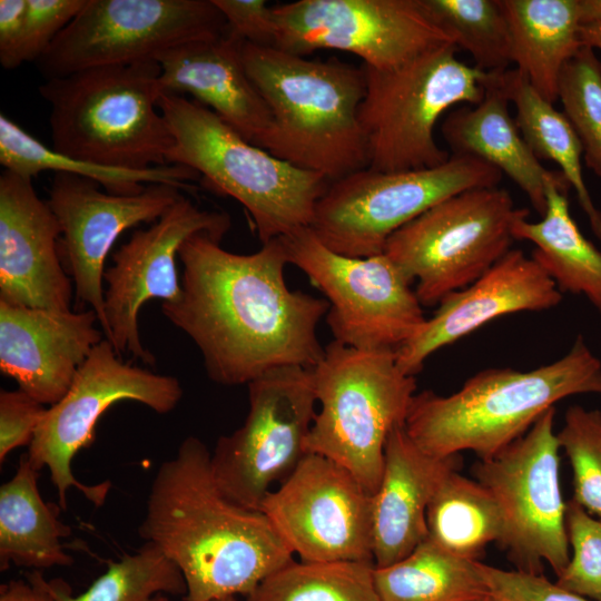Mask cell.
<instances>
[{
  "mask_svg": "<svg viewBox=\"0 0 601 601\" xmlns=\"http://www.w3.org/2000/svg\"><path fill=\"white\" fill-rule=\"evenodd\" d=\"M502 86L515 107V122L534 155L560 167L591 229L601 244V211L594 206L583 179L581 142L563 112L543 99L516 69L500 75Z\"/></svg>",
  "mask_w": 601,
  "mask_h": 601,
  "instance_id": "obj_30",
  "label": "cell"
},
{
  "mask_svg": "<svg viewBox=\"0 0 601 601\" xmlns=\"http://www.w3.org/2000/svg\"><path fill=\"white\" fill-rule=\"evenodd\" d=\"M178 259L181 295L161 311L195 343L213 382L248 384L270 370L312 368L322 358L317 325L329 304L287 287L280 238L236 254L200 233L183 243Z\"/></svg>",
  "mask_w": 601,
  "mask_h": 601,
  "instance_id": "obj_1",
  "label": "cell"
},
{
  "mask_svg": "<svg viewBox=\"0 0 601 601\" xmlns=\"http://www.w3.org/2000/svg\"><path fill=\"white\" fill-rule=\"evenodd\" d=\"M248 385L243 425L218 439L210 463L217 485L236 504L259 510L307 454L306 437L317 403L312 368L283 366Z\"/></svg>",
  "mask_w": 601,
  "mask_h": 601,
  "instance_id": "obj_14",
  "label": "cell"
},
{
  "mask_svg": "<svg viewBox=\"0 0 601 601\" xmlns=\"http://www.w3.org/2000/svg\"><path fill=\"white\" fill-rule=\"evenodd\" d=\"M157 61L90 68L45 80L52 148L110 168L169 165L175 139L158 101Z\"/></svg>",
  "mask_w": 601,
  "mask_h": 601,
  "instance_id": "obj_5",
  "label": "cell"
},
{
  "mask_svg": "<svg viewBox=\"0 0 601 601\" xmlns=\"http://www.w3.org/2000/svg\"><path fill=\"white\" fill-rule=\"evenodd\" d=\"M55 601H170L167 594L187 593L179 568L155 544L145 542L134 554L108 561L107 570L75 595L62 579L48 581Z\"/></svg>",
  "mask_w": 601,
  "mask_h": 601,
  "instance_id": "obj_33",
  "label": "cell"
},
{
  "mask_svg": "<svg viewBox=\"0 0 601 601\" xmlns=\"http://www.w3.org/2000/svg\"><path fill=\"white\" fill-rule=\"evenodd\" d=\"M87 178L55 174L49 207L59 226L60 258L72 279L76 309H92L106 332L105 262L116 239L139 224L156 221L181 196L169 185H148L137 195H115Z\"/></svg>",
  "mask_w": 601,
  "mask_h": 601,
  "instance_id": "obj_19",
  "label": "cell"
},
{
  "mask_svg": "<svg viewBox=\"0 0 601 601\" xmlns=\"http://www.w3.org/2000/svg\"><path fill=\"white\" fill-rule=\"evenodd\" d=\"M553 279L520 249H510L469 286L445 296L421 331L395 351L400 370L415 376L426 358L500 316L556 306Z\"/></svg>",
  "mask_w": 601,
  "mask_h": 601,
  "instance_id": "obj_22",
  "label": "cell"
},
{
  "mask_svg": "<svg viewBox=\"0 0 601 601\" xmlns=\"http://www.w3.org/2000/svg\"><path fill=\"white\" fill-rule=\"evenodd\" d=\"M565 525L570 559L555 583L573 593L601 601V518L571 500Z\"/></svg>",
  "mask_w": 601,
  "mask_h": 601,
  "instance_id": "obj_38",
  "label": "cell"
},
{
  "mask_svg": "<svg viewBox=\"0 0 601 601\" xmlns=\"http://www.w3.org/2000/svg\"><path fill=\"white\" fill-rule=\"evenodd\" d=\"M573 472V501L601 518V411L571 405L556 433Z\"/></svg>",
  "mask_w": 601,
  "mask_h": 601,
  "instance_id": "obj_37",
  "label": "cell"
},
{
  "mask_svg": "<svg viewBox=\"0 0 601 601\" xmlns=\"http://www.w3.org/2000/svg\"><path fill=\"white\" fill-rule=\"evenodd\" d=\"M558 100L581 142L585 165L601 177V62L594 49L583 45L564 65Z\"/></svg>",
  "mask_w": 601,
  "mask_h": 601,
  "instance_id": "obj_36",
  "label": "cell"
},
{
  "mask_svg": "<svg viewBox=\"0 0 601 601\" xmlns=\"http://www.w3.org/2000/svg\"><path fill=\"white\" fill-rule=\"evenodd\" d=\"M95 311H52L0 300V370L43 405L68 392L106 336ZM100 326V324H99Z\"/></svg>",
  "mask_w": 601,
  "mask_h": 601,
  "instance_id": "obj_21",
  "label": "cell"
},
{
  "mask_svg": "<svg viewBox=\"0 0 601 601\" xmlns=\"http://www.w3.org/2000/svg\"><path fill=\"white\" fill-rule=\"evenodd\" d=\"M273 11L276 48L298 56L346 51L381 71L455 45L424 0H297L273 6Z\"/></svg>",
  "mask_w": 601,
  "mask_h": 601,
  "instance_id": "obj_16",
  "label": "cell"
},
{
  "mask_svg": "<svg viewBox=\"0 0 601 601\" xmlns=\"http://www.w3.org/2000/svg\"><path fill=\"white\" fill-rule=\"evenodd\" d=\"M279 238L288 264L325 295L334 341L358 349L396 351L425 324L412 282L384 253L365 258L337 254L309 227Z\"/></svg>",
  "mask_w": 601,
  "mask_h": 601,
  "instance_id": "obj_13",
  "label": "cell"
},
{
  "mask_svg": "<svg viewBox=\"0 0 601 601\" xmlns=\"http://www.w3.org/2000/svg\"><path fill=\"white\" fill-rule=\"evenodd\" d=\"M500 75L489 73L484 98L477 105H463L451 110L441 125V134L452 155L472 156L497 168L520 187L534 210L543 216L548 184L569 183L560 171L543 167L524 140L510 114L511 101Z\"/></svg>",
  "mask_w": 601,
  "mask_h": 601,
  "instance_id": "obj_25",
  "label": "cell"
},
{
  "mask_svg": "<svg viewBox=\"0 0 601 601\" xmlns=\"http://www.w3.org/2000/svg\"><path fill=\"white\" fill-rule=\"evenodd\" d=\"M211 453L186 437L152 480L140 538L181 571L186 601L247 597L294 554L259 510L243 508L216 483Z\"/></svg>",
  "mask_w": 601,
  "mask_h": 601,
  "instance_id": "obj_2",
  "label": "cell"
},
{
  "mask_svg": "<svg viewBox=\"0 0 601 601\" xmlns=\"http://www.w3.org/2000/svg\"><path fill=\"white\" fill-rule=\"evenodd\" d=\"M580 38L583 45L598 49L601 53V22L581 26Z\"/></svg>",
  "mask_w": 601,
  "mask_h": 601,
  "instance_id": "obj_46",
  "label": "cell"
},
{
  "mask_svg": "<svg viewBox=\"0 0 601 601\" xmlns=\"http://www.w3.org/2000/svg\"><path fill=\"white\" fill-rule=\"evenodd\" d=\"M373 562H296L278 569L247 601H380Z\"/></svg>",
  "mask_w": 601,
  "mask_h": 601,
  "instance_id": "obj_34",
  "label": "cell"
},
{
  "mask_svg": "<svg viewBox=\"0 0 601 601\" xmlns=\"http://www.w3.org/2000/svg\"><path fill=\"white\" fill-rule=\"evenodd\" d=\"M501 178L494 166L463 155H451L446 162L424 169L364 168L329 183L309 228L337 254L380 255L396 230L434 205L465 190L496 187Z\"/></svg>",
  "mask_w": 601,
  "mask_h": 601,
  "instance_id": "obj_9",
  "label": "cell"
},
{
  "mask_svg": "<svg viewBox=\"0 0 601 601\" xmlns=\"http://www.w3.org/2000/svg\"><path fill=\"white\" fill-rule=\"evenodd\" d=\"M504 188L465 190L396 230L384 254L413 283L422 306L437 305L489 270L511 247L513 226L529 218Z\"/></svg>",
  "mask_w": 601,
  "mask_h": 601,
  "instance_id": "obj_10",
  "label": "cell"
},
{
  "mask_svg": "<svg viewBox=\"0 0 601 601\" xmlns=\"http://www.w3.org/2000/svg\"><path fill=\"white\" fill-rule=\"evenodd\" d=\"M426 538L402 560L374 568L380 601H472L489 592L476 565Z\"/></svg>",
  "mask_w": 601,
  "mask_h": 601,
  "instance_id": "obj_31",
  "label": "cell"
},
{
  "mask_svg": "<svg viewBox=\"0 0 601 601\" xmlns=\"http://www.w3.org/2000/svg\"><path fill=\"white\" fill-rule=\"evenodd\" d=\"M457 460V455L441 459L423 452L404 424L392 430L382 476L372 496L375 566L402 560L427 538V508L443 480L456 470Z\"/></svg>",
  "mask_w": 601,
  "mask_h": 601,
  "instance_id": "obj_24",
  "label": "cell"
},
{
  "mask_svg": "<svg viewBox=\"0 0 601 601\" xmlns=\"http://www.w3.org/2000/svg\"><path fill=\"white\" fill-rule=\"evenodd\" d=\"M227 30L213 0H87L36 65L47 80L156 61L168 49Z\"/></svg>",
  "mask_w": 601,
  "mask_h": 601,
  "instance_id": "obj_15",
  "label": "cell"
},
{
  "mask_svg": "<svg viewBox=\"0 0 601 601\" xmlns=\"http://www.w3.org/2000/svg\"><path fill=\"white\" fill-rule=\"evenodd\" d=\"M183 393L176 377L124 362L107 338L95 346L65 396L47 408L27 454L36 470L49 469L61 510H67L71 486L96 506L106 501L111 482L85 484L72 474L71 462L93 443L96 425L108 408L134 401L166 414L178 405Z\"/></svg>",
  "mask_w": 601,
  "mask_h": 601,
  "instance_id": "obj_11",
  "label": "cell"
},
{
  "mask_svg": "<svg viewBox=\"0 0 601 601\" xmlns=\"http://www.w3.org/2000/svg\"><path fill=\"white\" fill-rule=\"evenodd\" d=\"M59 223L32 179L0 175V300L70 311L72 279L60 258Z\"/></svg>",
  "mask_w": 601,
  "mask_h": 601,
  "instance_id": "obj_20",
  "label": "cell"
},
{
  "mask_svg": "<svg viewBox=\"0 0 601 601\" xmlns=\"http://www.w3.org/2000/svg\"><path fill=\"white\" fill-rule=\"evenodd\" d=\"M312 373L321 408L306 437V451L341 464L373 495L387 437L405 424L415 376L400 370L395 351L358 349L337 341L324 347Z\"/></svg>",
  "mask_w": 601,
  "mask_h": 601,
  "instance_id": "obj_7",
  "label": "cell"
},
{
  "mask_svg": "<svg viewBox=\"0 0 601 601\" xmlns=\"http://www.w3.org/2000/svg\"><path fill=\"white\" fill-rule=\"evenodd\" d=\"M27 0L0 1V63L16 69L23 63Z\"/></svg>",
  "mask_w": 601,
  "mask_h": 601,
  "instance_id": "obj_43",
  "label": "cell"
},
{
  "mask_svg": "<svg viewBox=\"0 0 601 601\" xmlns=\"http://www.w3.org/2000/svg\"><path fill=\"white\" fill-rule=\"evenodd\" d=\"M372 496L347 469L307 453L260 511L300 561L374 563Z\"/></svg>",
  "mask_w": 601,
  "mask_h": 601,
  "instance_id": "obj_17",
  "label": "cell"
},
{
  "mask_svg": "<svg viewBox=\"0 0 601 601\" xmlns=\"http://www.w3.org/2000/svg\"><path fill=\"white\" fill-rule=\"evenodd\" d=\"M581 26L601 22V0H578Z\"/></svg>",
  "mask_w": 601,
  "mask_h": 601,
  "instance_id": "obj_45",
  "label": "cell"
},
{
  "mask_svg": "<svg viewBox=\"0 0 601 601\" xmlns=\"http://www.w3.org/2000/svg\"><path fill=\"white\" fill-rule=\"evenodd\" d=\"M446 45L393 69L363 66L366 91L358 118L367 147V168L376 171L424 169L446 162L450 154L434 136L452 107L477 105L489 73L457 58Z\"/></svg>",
  "mask_w": 601,
  "mask_h": 601,
  "instance_id": "obj_8",
  "label": "cell"
},
{
  "mask_svg": "<svg viewBox=\"0 0 601 601\" xmlns=\"http://www.w3.org/2000/svg\"><path fill=\"white\" fill-rule=\"evenodd\" d=\"M38 476L23 454L14 475L0 487L1 571L11 564L42 571L73 563L61 543L71 530L59 520V504L43 501Z\"/></svg>",
  "mask_w": 601,
  "mask_h": 601,
  "instance_id": "obj_27",
  "label": "cell"
},
{
  "mask_svg": "<svg viewBox=\"0 0 601 601\" xmlns=\"http://www.w3.org/2000/svg\"><path fill=\"white\" fill-rule=\"evenodd\" d=\"M436 21L469 52L474 67L502 73L512 63L511 33L500 0H424Z\"/></svg>",
  "mask_w": 601,
  "mask_h": 601,
  "instance_id": "obj_35",
  "label": "cell"
},
{
  "mask_svg": "<svg viewBox=\"0 0 601 601\" xmlns=\"http://www.w3.org/2000/svg\"><path fill=\"white\" fill-rule=\"evenodd\" d=\"M472 601H501L499 600L496 597H494L493 594L491 593H487L481 598H477V599H474Z\"/></svg>",
  "mask_w": 601,
  "mask_h": 601,
  "instance_id": "obj_47",
  "label": "cell"
},
{
  "mask_svg": "<svg viewBox=\"0 0 601 601\" xmlns=\"http://www.w3.org/2000/svg\"><path fill=\"white\" fill-rule=\"evenodd\" d=\"M476 565L489 592L501 601H593L559 587L542 574L508 571L480 561Z\"/></svg>",
  "mask_w": 601,
  "mask_h": 601,
  "instance_id": "obj_39",
  "label": "cell"
},
{
  "mask_svg": "<svg viewBox=\"0 0 601 601\" xmlns=\"http://www.w3.org/2000/svg\"><path fill=\"white\" fill-rule=\"evenodd\" d=\"M570 189L569 185L548 184L542 219H519L513 226V237L535 245L531 257L560 292L584 295L601 313V252L574 223L566 198Z\"/></svg>",
  "mask_w": 601,
  "mask_h": 601,
  "instance_id": "obj_28",
  "label": "cell"
},
{
  "mask_svg": "<svg viewBox=\"0 0 601 601\" xmlns=\"http://www.w3.org/2000/svg\"><path fill=\"white\" fill-rule=\"evenodd\" d=\"M512 45V63L554 104L564 65L583 46L578 0H500Z\"/></svg>",
  "mask_w": 601,
  "mask_h": 601,
  "instance_id": "obj_26",
  "label": "cell"
},
{
  "mask_svg": "<svg viewBox=\"0 0 601 601\" xmlns=\"http://www.w3.org/2000/svg\"><path fill=\"white\" fill-rule=\"evenodd\" d=\"M87 0H27L23 62L37 61Z\"/></svg>",
  "mask_w": 601,
  "mask_h": 601,
  "instance_id": "obj_40",
  "label": "cell"
},
{
  "mask_svg": "<svg viewBox=\"0 0 601 601\" xmlns=\"http://www.w3.org/2000/svg\"><path fill=\"white\" fill-rule=\"evenodd\" d=\"M230 33L246 43L275 47L277 26L273 7L263 0H213Z\"/></svg>",
  "mask_w": 601,
  "mask_h": 601,
  "instance_id": "obj_42",
  "label": "cell"
},
{
  "mask_svg": "<svg viewBox=\"0 0 601 601\" xmlns=\"http://www.w3.org/2000/svg\"><path fill=\"white\" fill-rule=\"evenodd\" d=\"M213 601H236V598L235 597H225V598L216 599V600H213Z\"/></svg>",
  "mask_w": 601,
  "mask_h": 601,
  "instance_id": "obj_48",
  "label": "cell"
},
{
  "mask_svg": "<svg viewBox=\"0 0 601 601\" xmlns=\"http://www.w3.org/2000/svg\"><path fill=\"white\" fill-rule=\"evenodd\" d=\"M158 107L175 139L167 164L191 168L208 188L239 201L262 244L311 226L329 185L324 176L253 145L195 100L162 92Z\"/></svg>",
  "mask_w": 601,
  "mask_h": 601,
  "instance_id": "obj_6",
  "label": "cell"
},
{
  "mask_svg": "<svg viewBox=\"0 0 601 601\" xmlns=\"http://www.w3.org/2000/svg\"><path fill=\"white\" fill-rule=\"evenodd\" d=\"M229 228L226 213L201 209L183 195L149 228L135 230L114 253L112 266L104 274L105 336L119 356L130 353L147 365L156 364L140 339L141 306L154 298L162 303L180 298L176 258L187 238L203 233L221 240Z\"/></svg>",
  "mask_w": 601,
  "mask_h": 601,
  "instance_id": "obj_18",
  "label": "cell"
},
{
  "mask_svg": "<svg viewBox=\"0 0 601 601\" xmlns=\"http://www.w3.org/2000/svg\"><path fill=\"white\" fill-rule=\"evenodd\" d=\"M47 407L20 388L0 392V463L20 446L30 445Z\"/></svg>",
  "mask_w": 601,
  "mask_h": 601,
  "instance_id": "obj_41",
  "label": "cell"
},
{
  "mask_svg": "<svg viewBox=\"0 0 601 601\" xmlns=\"http://www.w3.org/2000/svg\"><path fill=\"white\" fill-rule=\"evenodd\" d=\"M243 60L270 111L257 147L329 183L367 168L358 118L366 91L363 67L246 42Z\"/></svg>",
  "mask_w": 601,
  "mask_h": 601,
  "instance_id": "obj_3",
  "label": "cell"
},
{
  "mask_svg": "<svg viewBox=\"0 0 601 601\" xmlns=\"http://www.w3.org/2000/svg\"><path fill=\"white\" fill-rule=\"evenodd\" d=\"M243 46L227 30L168 49L156 61L162 92L189 93L256 146L270 125V111L247 75Z\"/></svg>",
  "mask_w": 601,
  "mask_h": 601,
  "instance_id": "obj_23",
  "label": "cell"
},
{
  "mask_svg": "<svg viewBox=\"0 0 601 601\" xmlns=\"http://www.w3.org/2000/svg\"><path fill=\"white\" fill-rule=\"evenodd\" d=\"M585 393L601 394V361L578 336L563 357L538 368H487L451 395L415 394L404 427L432 456L472 451L487 460L524 435L555 403Z\"/></svg>",
  "mask_w": 601,
  "mask_h": 601,
  "instance_id": "obj_4",
  "label": "cell"
},
{
  "mask_svg": "<svg viewBox=\"0 0 601 601\" xmlns=\"http://www.w3.org/2000/svg\"><path fill=\"white\" fill-rule=\"evenodd\" d=\"M0 601H55V599L42 572L32 570L26 574V579L11 580L2 584Z\"/></svg>",
  "mask_w": 601,
  "mask_h": 601,
  "instance_id": "obj_44",
  "label": "cell"
},
{
  "mask_svg": "<svg viewBox=\"0 0 601 601\" xmlns=\"http://www.w3.org/2000/svg\"><path fill=\"white\" fill-rule=\"evenodd\" d=\"M554 417L552 407L500 453L475 463L472 472L500 510L497 544L518 570L541 574L548 563L558 577L569 562L570 546Z\"/></svg>",
  "mask_w": 601,
  "mask_h": 601,
  "instance_id": "obj_12",
  "label": "cell"
},
{
  "mask_svg": "<svg viewBox=\"0 0 601 601\" xmlns=\"http://www.w3.org/2000/svg\"><path fill=\"white\" fill-rule=\"evenodd\" d=\"M0 164L6 170L27 178L49 170L90 179L115 195H137L148 185H169L193 190L198 174L181 165H165L146 170L105 167L55 150L28 134L17 122L0 115Z\"/></svg>",
  "mask_w": 601,
  "mask_h": 601,
  "instance_id": "obj_29",
  "label": "cell"
},
{
  "mask_svg": "<svg viewBox=\"0 0 601 601\" xmlns=\"http://www.w3.org/2000/svg\"><path fill=\"white\" fill-rule=\"evenodd\" d=\"M427 538L457 556L476 560L502 533L500 510L476 480L453 470L440 484L426 513Z\"/></svg>",
  "mask_w": 601,
  "mask_h": 601,
  "instance_id": "obj_32",
  "label": "cell"
}]
</instances>
